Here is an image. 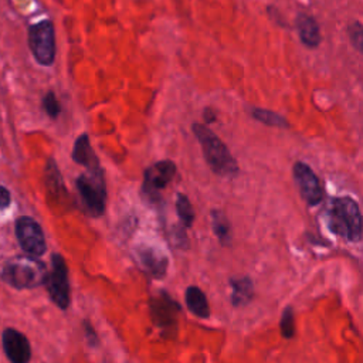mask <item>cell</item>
<instances>
[{"mask_svg":"<svg viewBox=\"0 0 363 363\" xmlns=\"http://www.w3.org/2000/svg\"><path fill=\"white\" fill-rule=\"evenodd\" d=\"M191 130L201 146L207 164L216 174L230 177L238 173V164L235 159L230 153L228 147L223 143V140L211 129L203 123H193Z\"/></svg>","mask_w":363,"mask_h":363,"instance_id":"6da1fadb","label":"cell"},{"mask_svg":"<svg viewBox=\"0 0 363 363\" xmlns=\"http://www.w3.org/2000/svg\"><path fill=\"white\" fill-rule=\"evenodd\" d=\"M328 224L330 231L347 241L357 242L362 238L360 208L352 197L343 196L332 200L328 210Z\"/></svg>","mask_w":363,"mask_h":363,"instance_id":"7a4b0ae2","label":"cell"},{"mask_svg":"<svg viewBox=\"0 0 363 363\" xmlns=\"http://www.w3.org/2000/svg\"><path fill=\"white\" fill-rule=\"evenodd\" d=\"M45 277V265L30 254L9 261L1 272L3 281L18 289L35 288L44 284Z\"/></svg>","mask_w":363,"mask_h":363,"instance_id":"3957f363","label":"cell"},{"mask_svg":"<svg viewBox=\"0 0 363 363\" xmlns=\"http://www.w3.org/2000/svg\"><path fill=\"white\" fill-rule=\"evenodd\" d=\"M77 189L86 213L92 217H99L105 211L106 201V186L102 167L98 170H88V173L78 176Z\"/></svg>","mask_w":363,"mask_h":363,"instance_id":"277c9868","label":"cell"},{"mask_svg":"<svg viewBox=\"0 0 363 363\" xmlns=\"http://www.w3.org/2000/svg\"><path fill=\"white\" fill-rule=\"evenodd\" d=\"M28 44L41 65H51L55 58V34L50 20H41L28 30Z\"/></svg>","mask_w":363,"mask_h":363,"instance_id":"5b68a950","label":"cell"},{"mask_svg":"<svg viewBox=\"0 0 363 363\" xmlns=\"http://www.w3.org/2000/svg\"><path fill=\"white\" fill-rule=\"evenodd\" d=\"M47 291L52 302L61 308L67 309L69 306V281L68 269L64 258L60 254H52L51 257V272L45 277Z\"/></svg>","mask_w":363,"mask_h":363,"instance_id":"8992f818","label":"cell"},{"mask_svg":"<svg viewBox=\"0 0 363 363\" xmlns=\"http://www.w3.org/2000/svg\"><path fill=\"white\" fill-rule=\"evenodd\" d=\"M176 174V164L172 160H160L145 170L143 193L149 200H157L160 191L172 182Z\"/></svg>","mask_w":363,"mask_h":363,"instance_id":"52a82bcc","label":"cell"},{"mask_svg":"<svg viewBox=\"0 0 363 363\" xmlns=\"http://www.w3.org/2000/svg\"><path fill=\"white\" fill-rule=\"evenodd\" d=\"M16 235L21 248L34 257L45 252L47 244L40 224L30 217H20L16 223Z\"/></svg>","mask_w":363,"mask_h":363,"instance_id":"ba28073f","label":"cell"},{"mask_svg":"<svg viewBox=\"0 0 363 363\" xmlns=\"http://www.w3.org/2000/svg\"><path fill=\"white\" fill-rule=\"evenodd\" d=\"M294 179L299 187L301 196L308 206H318L323 199V190L318 176L313 170L303 162H296L294 164Z\"/></svg>","mask_w":363,"mask_h":363,"instance_id":"9c48e42d","label":"cell"},{"mask_svg":"<svg viewBox=\"0 0 363 363\" xmlns=\"http://www.w3.org/2000/svg\"><path fill=\"white\" fill-rule=\"evenodd\" d=\"M179 311H180L179 305L172 298H169L164 292H162V295L150 301L152 319L159 328L164 330L176 329Z\"/></svg>","mask_w":363,"mask_h":363,"instance_id":"30bf717a","label":"cell"},{"mask_svg":"<svg viewBox=\"0 0 363 363\" xmlns=\"http://www.w3.org/2000/svg\"><path fill=\"white\" fill-rule=\"evenodd\" d=\"M4 353L13 363H27L31 357V349L27 337L16 329H6L3 332Z\"/></svg>","mask_w":363,"mask_h":363,"instance_id":"8fae6325","label":"cell"},{"mask_svg":"<svg viewBox=\"0 0 363 363\" xmlns=\"http://www.w3.org/2000/svg\"><path fill=\"white\" fill-rule=\"evenodd\" d=\"M136 257L143 269L155 278H162L167 269V258L150 245H140L136 248Z\"/></svg>","mask_w":363,"mask_h":363,"instance_id":"7c38bea8","label":"cell"},{"mask_svg":"<svg viewBox=\"0 0 363 363\" xmlns=\"http://www.w3.org/2000/svg\"><path fill=\"white\" fill-rule=\"evenodd\" d=\"M295 27L305 47L316 48L320 44V28L318 21L312 16L306 13H299L295 20Z\"/></svg>","mask_w":363,"mask_h":363,"instance_id":"4fadbf2b","label":"cell"},{"mask_svg":"<svg viewBox=\"0 0 363 363\" xmlns=\"http://www.w3.org/2000/svg\"><path fill=\"white\" fill-rule=\"evenodd\" d=\"M72 159L75 163L85 166L88 170H98L101 169L99 160L89 143L88 135L84 133L81 136H78V139L74 143V149H72Z\"/></svg>","mask_w":363,"mask_h":363,"instance_id":"5bb4252c","label":"cell"},{"mask_svg":"<svg viewBox=\"0 0 363 363\" xmlns=\"http://www.w3.org/2000/svg\"><path fill=\"white\" fill-rule=\"evenodd\" d=\"M231 303L234 306H245L251 302L254 295V286L250 277H240V278H231Z\"/></svg>","mask_w":363,"mask_h":363,"instance_id":"9a60e30c","label":"cell"},{"mask_svg":"<svg viewBox=\"0 0 363 363\" xmlns=\"http://www.w3.org/2000/svg\"><path fill=\"white\" fill-rule=\"evenodd\" d=\"M186 305L191 313L201 319H207L210 316V306L206 294L199 286H189L186 289Z\"/></svg>","mask_w":363,"mask_h":363,"instance_id":"2e32d148","label":"cell"},{"mask_svg":"<svg viewBox=\"0 0 363 363\" xmlns=\"http://www.w3.org/2000/svg\"><path fill=\"white\" fill-rule=\"evenodd\" d=\"M211 224H213V231L216 237L218 238L221 245H230L231 242V228L227 216L220 211V210H213L211 211Z\"/></svg>","mask_w":363,"mask_h":363,"instance_id":"e0dca14e","label":"cell"},{"mask_svg":"<svg viewBox=\"0 0 363 363\" xmlns=\"http://www.w3.org/2000/svg\"><path fill=\"white\" fill-rule=\"evenodd\" d=\"M251 116L265 125L269 126H277V128H288V121L281 116L277 112L268 111V109H262V108H252L251 109Z\"/></svg>","mask_w":363,"mask_h":363,"instance_id":"ac0fdd59","label":"cell"},{"mask_svg":"<svg viewBox=\"0 0 363 363\" xmlns=\"http://www.w3.org/2000/svg\"><path fill=\"white\" fill-rule=\"evenodd\" d=\"M176 210H177V216L183 224L184 228L191 227L193 221H194V210L191 207L190 200L187 199V196L179 193L177 194V200H176Z\"/></svg>","mask_w":363,"mask_h":363,"instance_id":"d6986e66","label":"cell"},{"mask_svg":"<svg viewBox=\"0 0 363 363\" xmlns=\"http://www.w3.org/2000/svg\"><path fill=\"white\" fill-rule=\"evenodd\" d=\"M281 333L285 339H291L295 335V319H294V309L291 306L285 308L281 316Z\"/></svg>","mask_w":363,"mask_h":363,"instance_id":"ffe728a7","label":"cell"},{"mask_svg":"<svg viewBox=\"0 0 363 363\" xmlns=\"http://www.w3.org/2000/svg\"><path fill=\"white\" fill-rule=\"evenodd\" d=\"M347 34L350 38L352 45L357 50L362 51V44H363V27L360 21H353L349 27H347Z\"/></svg>","mask_w":363,"mask_h":363,"instance_id":"44dd1931","label":"cell"},{"mask_svg":"<svg viewBox=\"0 0 363 363\" xmlns=\"http://www.w3.org/2000/svg\"><path fill=\"white\" fill-rule=\"evenodd\" d=\"M43 108H44V111L47 112V115H48L50 118H57V116L60 115V112H61V105H60V102L57 101L54 92L50 91V92L43 98Z\"/></svg>","mask_w":363,"mask_h":363,"instance_id":"7402d4cb","label":"cell"},{"mask_svg":"<svg viewBox=\"0 0 363 363\" xmlns=\"http://www.w3.org/2000/svg\"><path fill=\"white\" fill-rule=\"evenodd\" d=\"M82 325H84V330H85L86 340L89 342V345H91V346H98V343H99V342H98V336H96V333H95L92 325H91L88 320H84Z\"/></svg>","mask_w":363,"mask_h":363,"instance_id":"603a6c76","label":"cell"},{"mask_svg":"<svg viewBox=\"0 0 363 363\" xmlns=\"http://www.w3.org/2000/svg\"><path fill=\"white\" fill-rule=\"evenodd\" d=\"M10 204V193L7 189L0 186V210L6 208Z\"/></svg>","mask_w":363,"mask_h":363,"instance_id":"cb8c5ba5","label":"cell"},{"mask_svg":"<svg viewBox=\"0 0 363 363\" xmlns=\"http://www.w3.org/2000/svg\"><path fill=\"white\" fill-rule=\"evenodd\" d=\"M203 118H204V122H206V123H211V122L216 121L217 116H216V113H214L213 109L206 108V109L203 111Z\"/></svg>","mask_w":363,"mask_h":363,"instance_id":"d4e9b609","label":"cell"}]
</instances>
